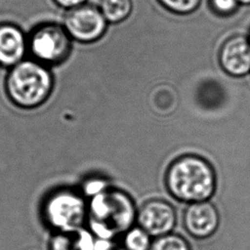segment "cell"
<instances>
[{
	"label": "cell",
	"instance_id": "1",
	"mask_svg": "<svg viewBox=\"0 0 250 250\" xmlns=\"http://www.w3.org/2000/svg\"><path fill=\"white\" fill-rule=\"evenodd\" d=\"M168 191L185 202L208 200L216 189V173L209 161L195 154H185L171 162L165 174Z\"/></svg>",
	"mask_w": 250,
	"mask_h": 250
},
{
	"label": "cell",
	"instance_id": "2",
	"mask_svg": "<svg viewBox=\"0 0 250 250\" xmlns=\"http://www.w3.org/2000/svg\"><path fill=\"white\" fill-rule=\"evenodd\" d=\"M136 219L134 202L122 190L107 188L89 198L86 222L97 238L111 240L130 229Z\"/></svg>",
	"mask_w": 250,
	"mask_h": 250
},
{
	"label": "cell",
	"instance_id": "3",
	"mask_svg": "<svg viewBox=\"0 0 250 250\" xmlns=\"http://www.w3.org/2000/svg\"><path fill=\"white\" fill-rule=\"evenodd\" d=\"M53 86V75L48 66L34 59H24L12 66L5 80V90L10 101L25 109L44 104Z\"/></svg>",
	"mask_w": 250,
	"mask_h": 250
},
{
	"label": "cell",
	"instance_id": "4",
	"mask_svg": "<svg viewBox=\"0 0 250 250\" xmlns=\"http://www.w3.org/2000/svg\"><path fill=\"white\" fill-rule=\"evenodd\" d=\"M88 202L85 195L70 188L52 191L42 205V217L55 232L82 228L87 220Z\"/></svg>",
	"mask_w": 250,
	"mask_h": 250
},
{
	"label": "cell",
	"instance_id": "5",
	"mask_svg": "<svg viewBox=\"0 0 250 250\" xmlns=\"http://www.w3.org/2000/svg\"><path fill=\"white\" fill-rule=\"evenodd\" d=\"M32 59L48 65L63 62L70 55L72 39L63 25L45 21L37 24L27 36Z\"/></svg>",
	"mask_w": 250,
	"mask_h": 250
},
{
	"label": "cell",
	"instance_id": "6",
	"mask_svg": "<svg viewBox=\"0 0 250 250\" xmlns=\"http://www.w3.org/2000/svg\"><path fill=\"white\" fill-rule=\"evenodd\" d=\"M107 24L101 9L87 3L67 10L63 18V26L67 33L72 40L80 43H94L101 39Z\"/></svg>",
	"mask_w": 250,
	"mask_h": 250
},
{
	"label": "cell",
	"instance_id": "7",
	"mask_svg": "<svg viewBox=\"0 0 250 250\" xmlns=\"http://www.w3.org/2000/svg\"><path fill=\"white\" fill-rule=\"evenodd\" d=\"M139 227L150 236L170 233L176 224L174 207L166 200L153 198L146 201L137 213Z\"/></svg>",
	"mask_w": 250,
	"mask_h": 250
},
{
	"label": "cell",
	"instance_id": "8",
	"mask_svg": "<svg viewBox=\"0 0 250 250\" xmlns=\"http://www.w3.org/2000/svg\"><path fill=\"white\" fill-rule=\"evenodd\" d=\"M219 62L223 70L234 77L250 72V39L234 34L224 41L219 50Z\"/></svg>",
	"mask_w": 250,
	"mask_h": 250
},
{
	"label": "cell",
	"instance_id": "9",
	"mask_svg": "<svg viewBox=\"0 0 250 250\" xmlns=\"http://www.w3.org/2000/svg\"><path fill=\"white\" fill-rule=\"evenodd\" d=\"M219 222L218 210L209 200L189 203L184 214L186 229L190 235L199 239L211 236L218 229Z\"/></svg>",
	"mask_w": 250,
	"mask_h": 250
},
{
	"label": "cell",
	"instance_id": "10",
	"mask_svg": "<svg viewBox=\"0 0 250 250\" xmlns=\"http://www.w3.org/2000/svg\"><path fill=\"white\" fill-rule=\"evenodd\" d=\"M28 51L27 35L11 22L0 23V65L9 67L24 60Z\"/></svg>",
	"mask_w": 250,
	"mask_h": 250
},
{
	"label": "cell",
	"instance_id": "11",
	"mask_svg": "<svg viewBox=\"0 0 250 250\" xmlns=\"http://www.w3.org/2000/svg\"><path fill=\"white\" fill-rule=\"evenodd\" d=\"M97 237L83 227L73 230L55 232L50 240V250H95Z\"/></svg>",
	"mask_w": 250,
	"mask_h": 250
},
{
	"label": "cell",
	"instance_id": "12",
	"mask_svg": "<svg viewBox=\"0 0 250 250\" xmlns=\"http://www.w3.org/2000/svg\"><path fill=\"white\" fill-rule=\"evenodd\" d=\"M108 23L116 24L126 21L133 11L132 0H101L99 7Z\"/></svg>",
	"mask_w": 250,
	"mask_h": 250
},
{
	"label": "cell",
	"instance_id": "13",
	"mask_svg": "<svg viewBox=\"0 0 250 250\" xmlns=\"http://www.w3.org/2000/svg\"><path fill=\"white\" fill-rule=\"evenodd\" d=\"M150 237L141 227L131 228L125 232L124 247L126 250H149L152 243Z\"/></svg>",
	"mask_w": 250,
	"mask_h": 250
},
{
	"label": "cell",
	"instance_id": "14",
	"mask_svg": "<svg viewBox=\"0 0 250 250\" xmlns=\"http://www.w3.org/2000/svg\"><path fill=\"white\" fill-rule=\"evenodd\" d=\"M149 250H191L188 242L181 235L176 233H167L152 241Z\"/></svg>",
	"mask_w": 250,
	"mask_h": 250
},
{
	"label": "cell",
	"instance_id": "15",
	"mask_svg": "<svg viewBox=\"0 0 250 250\" xmlns=\"http://www.w3.org/2000/svg\"><path fill=\"white\" fill-rule=\"evenodd\" d=\"M168 12L180 16L190 15L200 6L201 0H157Z\"/></svg>",
	"mask_w": 250,
	"mask_h": 250
},
{
	"label": "cell",
	"instance_id": "16",
	"mask_svg": "<svg viewBox=\"0 0 250 250\" xmlns=\"http://www.w3.org/2000/svg\"><path fill=\"white\" fill-rule=\"evenodd\" d=\"M210 10L219 17H229L233 15L239 5V0H208Z\"/></svg>",
	"mask_w": 250,
	"mask_h": 250
},
{
	"label": "cell",
	"instance_id": "17",
	"mask_svg": "<svg viewBox=\"0 0 250 250\" xmlns=\"http://www.w3.org/2000/svg\"><path fill=\"white\" fill-rule=\"evenodd\" d=\"M105 188H107L106 183L102 179L96 178V179H91L84 184L83 192L85 196H88L89 198H91L94 195L102 192Z\"/></svg>",
	"mask_w": 250,
	"mask_h": 250
},
{
	"label": "cell",
	"instance_id": "18",
	"mask_svg": "<svg viewBox=\"0 0 250 250\" xmlns=\"http://www.w3.org/2000/svg\"><path fill=\"white\" fill-rule=\"evenodd\" d=\"M53 1L61 8H63L66 10L80 6L87 2V0H53Z\"/></svg>",
	"mask_w": 250,
	"mask_h": 250
},
{
	"label": "cell",
	"instance_id": "19",
	"mask_svg": "<svg viewBox=\"0 0 250 250\" xmlns=\"http://www.w3.org/2000/svg\"><path fill=\"white\" fill-rule=\"evenodd\" d=\"M111 246H112L111 240L102 239V238L96 239L95 250H111Z\"/></svg>",
	"mask_w": 250,
	"mask_h": 250
},
{
	"label": "cell",
	"instance_id": "20",
	"mask_svg": "<svg viewBox=\"0 0 250 250\" xmlns=\"http://www.w3.org/2000/svg\"><path fill=\"white\" fill-rule=\"evenodd\" d=\"M239 2L243 5H250V0H239Z\"/></svg>",
	"mask_w": 250,
	"mask_h": 250
},
{
	"label": "cell",
	"instance_id": "21",
	"mask_svg": "<svg viewBox=\"0 0 250 250\" xmlns=\"http://www.w3.org/2000/svg\"><path fill=\"white\" fill-rule=\"evenodd\" d=\"M248 37H249V39H250V35H249V36H248Z\"/></svg>",
	"mask_w": 250,
	"mask_h": 250
}]
</instances>
